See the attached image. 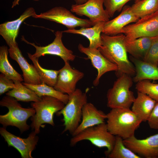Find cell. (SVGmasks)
I'll use <instances>...</instances> for the list:
<instances>
[{
	"label": "cell",
	"instance_id": "obj_1",
	"mask_svg": "<svg viewBox=\"0 0 158 158\" xmlns=\"http://www.w3.org/2000/svg\"><path fill=\"white\" fill-rule=\"evenodd\" d=\"M101 37L102 45L98 49L108 60L117 65L116 75L118 77L123 74L135 75V68L128 58L124 44L125 35L123 34L109 35L102 33Z\"/></svg>",
	"mask_w": 158,
	"mask_h": 158
},
{
	"label": "cell",
	"instance_id": "obj_7",
	"mask_svg": "<svg viewBox=\"0 0 158 158\" xmlns=\"http://www.w3.org/2000/svg\"><path fill=\"white\" fill-rule=\"evenodd\" d=\"M131 76L123 74L118 77L107 93V106L111 108H130L135 98L130 88L133 85Z\"/></svg>",
	"mask_w": 158,
	"mask_h": 158
},
{
	"label": "cell",
	"instance_id": "obj_5",
	"mask_svg": "<svg viewBox=\"0 0 158 158\" xmlns=\"http://www.w3.org/2000/svg\"><path fill=\"white\" fill-rule=\"evenodd\" d=\"M69 96L67 103L56 114L63 117L65 127L62 133L68 131L72 135L81 121L83 108L87 102V97L86 92H83L79 89H76Z\"/></svg>",
	"mask_w": 158,
	"mask_h": 158
},
{
	"label": "cell",
	"instance_id": "obj_22",
	"mask_svg": "<svg viewBox=\"0 0 158 158\" xmlns=\"http://www.w3.org/2000/svg\"><path fill=\"white\" fill-rule=\"evenodd\" d=\"M130 59L135 69L133 82L137 83L144 80H158V66L132 56Z\"/></svg>",
	"mask_w": 158,
	"mask_h": 158
},
{
	"label": "cell",
	"instance_id": "obj_12",
	"mask_svg": "<svg viewBox=\"0 0 158 158\" xmlns=\"http://www.w3.org/2000/svg\"><path fill=\"white\" fill-rule=\"evenodd\" d=\"M103 4L104 0H88L82 4L72 5L71 11L79 16H87L94 25L109 20L110 17L104 9Z\"/></svg>",
	"mask_w": 158,
	"mask_h": 158
},
{
	"label": "cell",
	"instance_id": "obj_6",
	"mask_svg": "<svg viewBox=\"0 0 158 158\" xmlns=\"http://www.w3.org/2000/svg\"><path fill=\"white\" fill-rule=\"evenodd\" d=\"M115 140L116 136L109 131L107 124L104 122L87 128L72 136L70 145L74 146L80 141L88 140L97 147L106 148L107 150L105 154L107 156L112 150Z\"/></svg>",
	"mask_w": 158,
	"mask_h": 158
},
{
	"label": "cell",
	"instance_id": "obj_26",
	"mask_svg": "<svg viewBox=\"0 0 158 158\" xmlns=\"http://www.w3.org/2000/svg\"><path fill=\"white\" fill-rule=\"evenodd\" d=\"M8 49L5 45L0 47V72L13 81L20 82L24 80L21 75L18 73L10 63L8 58Z\"/></svg>",
	"mask_w": 158,
	"mask_h": 158
},
{
	"label": "cell",
	"instance_id": "obj_31",
	"mask_svg": "<svg viewBox=\"0 0 158 158\" xmlns=\"http://www.w3.org/2000/svg\"><path fill=\"white\" fill-rule=\"evenodd\" d=\"M131 0H104V5L106 11L110 17H112L116 11H120L125 5Z\"/></svg>",
	"mask_w": 158,
	"mask_h": 158
},
{
	"label": "cell",
	"instance_id": "obj_16",
	"mask_svg": "<svg viewBox=\"0 0 158 158\" xmlns=\"http://www.w3.org/2000/svg\"><path fill=\"white\" fill-rule=\"evenodd\" d=\"M36 14L35 9L31 7L27 8L17 19L8 21L0 25V35L5 41L9 47L15 45L16 41L21 24L27 18Z\"/></svg>",
	"mask_w": 158,
	"mask_h": 158
},
{
	"label": "cell",
	"instance_id": "obj_19",
	"mask_svg": "<svg viewBox=\"0 0 158 158\" xmlns=\"http://www.w3.org/2000/svg\"><path fill=\"white\" fill-rule=\"evenodd\" d=\"M106 119L107 114L98 109L92 103L87 102L83 108L81 121L72 136L87 128L104 123Z\"/></svg>",
	"mask_w": 158,
	"mask_h": 158
},
{
	"label": "cell",
	"instance_id": "obj_38",
	"mask_svg": "<svg viewBox=\"0 0 158 158\" xmlns=\"http://www.w3.org/2000/svg\"><path fill=\"white\" fill-rule=\"evenodd\" d=\"M157 66H158V64Z\"/></svg>",
	"mask_w": 158,
	"mask_h": 158
},
{
	"label": "cell",
	"instance_id": "obj_35",
	"mask_svg": "<svg viewBox=\"0 0 158 158\" xmlns=\"http://www.w3.org/2000/svg\"><path fill=\"white\" fill-rule=\"evenodd\" d=\"M21 0H14L13 1V2L12 4V5L11 8H13L15 6H16L17 5H18L19 4V2ZM35 1H37L40 0H33Z\"/></svg>",
	"mask_w": 158,
	"mask_h": 158
},
{
	"label": "cell",
	"instance_id": "obj_20",
	"mask_svg": "<svg viewBox=\"0 0 158 158\" xmlns=\"http://www.w3.org/2000/svg\"><path fill=\"white\" fill-rule=\"evenodd\" d=\"M156 102L147 95L138 92L131 109L142 122L147 121L153 110Z\"/></svg>",
	"mask_w": 158,
	"mask_h": 158
},
{
	"label": "cell",
	"instance_id": "obj_33",
	"mask_svg": "<svg viewBox=\"0 0 158 158\" xmlns=\"http://www.w3.org/2000/svg\"><path fill=\"white\" fill-rule=\"evenodd\" d=\"M15 87V84L13 80L9 79L2 73L0 74V95Z\"/></svg>",
	"mask_w": 158,
	"mask_h": 158
},
{
	"label": "cell",
	"instance_id": "obj_34",
	"mask_svg": "<svg viewBox=\"0 0 158 158\" xmlns=\"http://www.w3.org/2000/svg\"><path fill=\"white\" fill-rule=\"evenodd\" d=\"M147 121L150 128L158 130V102H156Z\"/></svg>",
	"mask_w": 158,
	"mask_h": 158
},
{
	"label": "cell",
	"instance_id": "obj_23",
	"mask_svg": "<svg viewBox=\"0 0 158 158\" xmlns=\"http://www.w3.org/2000/svg\"><path fill=\"white\" fill-rule=\"evenodd\" d=\"M105 22H101L90 27L81 28L79 29H68L63 32L79 34L86 37L89 40L88 47L92 49H98L102 45L101 39Z\"/></svg>",
	"mask_w": 158,
	"mask_h": 158
},
{
	"label": "cell",
	"instance_id": "obj_30",
	"mask_svg": "<svg viewBox=\"0 0 158 158\" xmlns=\"http://www.w3.org/2000/svg\"><path fill=\"white\" fill-rule=\"evenodd\" d=\"M135 88L137 91L145 94L158 102V84L152 83L149 80H144L137 83Z\"/></svg>",
	"mask_w": 158,
	"mask_h": 158
},
{
	"label": "cell",
	"instance_id": "obj_32",
	"mask_svg": "<svg viewBox=\"0 0 158 158\" xmlns=\"http://www.w3.org/2000/svg\"><path fill=\"white\" fill-rule=\"evenodd\" d=\"M157 66L158 64V36H157L149 48L142 60Z\"/></svg>",
	"mask_w": 158,
	"mask_h": 158
},
{
	"label": "cell",
	"instance_id": "obj_21",
	"mask_svg": "<svg viewBox=\"0 0 158 158\" xmlns=\"http://www.w3.org/2000/svg\"><path fill=\"white\" fill-rule=\"evenodd\" d=\"M157 37H142L133 39L125 37L124 44L127 53L134 58L143 60Z\"/></svg>",
	"mask_w": 158,
	"mask_h": 158
},
{
	"label": "cell",
	"instance_id": "obj_10",
	"mask_svg": "<svg viewBox=\"0 0 158 158\" xmlns=\"http://www.w3.org/2000/svg\"><path fill=\"white\" fill-rule=\"evenodd\" d=\"M63 32L57 31L55 32V38L53 42L45 46H39L34 43H31L26 40L23 36L21 39L28 44L35 47V52L32 56L38 58L46 54L58 56L61 58L64 62L73 61L75 57L71 50L66 48L63 45L62 38Z\"/></svg>",
	"mask_w": 158,
	"mask_h": 158
},
{
	"label": "cell",
	"instance_id": "obj_17",
	"mask_svg": "<svg viewBox=\"0 0 158 158\" xmlns=\"http://www.w3.org/2000/svg\"><path fill=\"white\" fill-rule=\"evenodd\" d=\"M10 57L17 62L23 72L24 82L32 84L42 83L40 76L34 65L30 64L23 56L18 44L9 47Z\"/></svg>",
	"mask_w": 158,
	"mask_h": 158
},
{
	"label": "cell",
	"instance_id": "obj_3",
	"mask_svg": "<svg viewBox=\"0 0 158 158\" xmlns=\"http://www.w3.org/2000/svg\"><path fill=\"white\" fill-rule=\"evenodd\" d=\"M0 105L8 110L6 114L0 115V123L3 127L6 128L9 126L16 127L21 133L29 129L30 126L27 124V121L35 114L33 108H23L16 99L7 95L0 101Z\"/></svg>",
	"mask_w": 158,
	"mask_h": 158
},
{
	"label": "cell",
	"instance_id": "obj_13",
	"mask_svg": "<svg viewBox=\"0 0 158 158\" xmlns=\"http://www.w3.org/2000/svg\"><path fill=\"white\" fill-rule=\"evenodd\" d=\"M125 145L135 153L146 158H158V133L143 139L134 135L123 140Z\"/></svg>",
	"mask_w": 158,
	"mask_h": 158
},
{
	"label": "cell",
	"instance_id": "obj_37",
	"mask_svg": "<svg viewBox=\"0 0 158 158\" xmlns=\"http://www.w3.org/2000/svg\"><path fill=\"white\" fill-rule=\"evenodd\" d=\"M139 0H135V2H137Z\"/></svg>",
	"mask_w": 158,
	"mask_h": 158
},
{
	"label": "cell",
	"instance_id": "obj_9",
	"mask_svg": "<svg viewBox=\"0 0 158 158\" xmlns=\"http://www.w3.org/2000/svg\"><path fill=\"white\" fill-rule=\"evenodd\" d=\"M120 34L130 39L142 37L158 36V11L140 18L133 23L123 28Z\"/></svg>",
	"mask_w": 158,
	"mask_h": 158
},
{
	"label": "cell",
	"instance_id": "obj_25",
	"mask_svg": "<svg viewBox=\"0 0 158 158\" xmlns=\"http://www.w3.org/2000/svg\"><path fill=\"white\" fill-rule=\"evenodd\" d=\"M22 83L27 87L34 91L40 97L47 96L56 98L65 104L68 102L69 96L67 94H63L56 90L54 87L42 83L39 84H30L25 82Z\"/></svg>",
	"mask_w": 158,
	"mask_h": 158
},
{
	"label": "cell",
	"instance_id": "obj_11",
	"mask_svg": "<svg viewBox=\"0 0 158 158\" xmlns=\"http://www.w3.org/2000/svg\"><path fill=\"white\" fill-rule=\"evenodd\" d=\"M0 134L7 143L8 146L16 149L22 158H33L32 153L35 148L39 140L38 137L34 131L32 132L28 137L25 138L12 134L3 127L0 128Z\"/></svg>",
	"mask_w": 158,
	"mask_h": 158
},
{
	"label": "cell",
	"instance_id": "obj_15",
	"mask_svg": "<svg viewBox=\"0 0 158 158\" xmlns=\"http://www.w3.org/2000/svg\"><path fill=\"white\" fill-rule=\"evenodd\" d=\"M78 48L80 52L87 55V58L90 60L92 66L97 71V76L93 82L95 86L98 85L100 78L104 74L111 71H117V65L106 59L98 49L85 47L81 44H79Z\"/></svg>",
	"mask_w": 158,
	"mask_h": 158
},
{
	"label": "cell",
	"instance_id": "obj_27",
	"mask_svg": "<svg viewBox=\"0 0 158 158\" xmlns=\"http://www.w3.org/2000/svg\"><path fill=\"white\" fill-rule=\"evenodd\" d=\"M133 13L140 18L158 11V0H140L131 6Z\"/></svg>",
	"mask_w": 158,
	"mask_h": 158
},
{
	"label": "cell",
	"instance_id": "obj_24",
	"mask_svg": "<svg viewBox=\"0 0 158 158\" xmlns=\"http://www.w3.org/2000/svg\"><path fill=\"white\" fill-rule=\"evenodd\" d=\"M13 81L15 87L9 91L6 95L13 97L18 101L24 102H37L41 99V97L38 96L34 91L27 87L21 82Z\"/></svg>",
	"mask_w": 158,
	"mask_h": 158
},
{
	"label": "cell",
	"instance_id": "obj_28",
	"mask_svg": "<svg viewBox=\"0 0 158 158\" xmlns=\"http://www.w3.org/2000/svg\"><path fill=\"white\" fill-rule=\"evenodd\" d=\"M27 53L29 58L37 69L42 82L54 87L56 82L59 70L47 69L43 68L39 63L38 58H34L31 54Z\"/></svg>",
	"mask_w": 158,
	"mask_h": 158
},
{
	"label": "cell",
	"instance_id": "obj_8",
	"mask_svg": "<svg viewBox=\"0 0 158 158\" xmlns=\"http://www.w3.org/2000/svg\"><path fill=\"white\" fill-rule=\"evenodd\" d=\"M72 13L63 7L56 6L39 14H36L32 17L61 24L66 26L68 29H75L78 27H90L94 25L89 19L79 18Z\"/></svg>",
	"mask_w": 158,
	"mask_h": 158
},
{
	"label": "cell",
	"instance_id": "obj_2",
	"mask_svg": "<svg viewBox=\"0 0 158 158\" xmlns=\"http://www.w3.org/2000/svg\"><path fill=\"white\" fill-rule=\"evenodd\" d=\"M106 119L110 133L123 140L134 135L142 122L131 110L126 108L111 109L107 114Z\"/></svg>",
	"mask_w": 158,
	"mask_h": 158
},
{
	"label": "cell",
	"instance_id": "obj_14",
	"mask_svg": "<svg viewBox=\"0 0 158 158\" xmlns=\"http://www.w3.org/2000/svg\"><path fill=\"white\" fill-rule=\"evenodd\" d=\"M64 63V66L59 70L56 82L54 87L57 90L69 95L75 91L77 83L84 77V74L72 68L69 62Z\"/></svg>",
	"mask_w": 158,
	"mask_h": 158
},
{
	"label": "cell",
	"instance_id": "obj_29",
	"mask_svg": "<svg viewBox=\"0 0 158 158\" xmlns=\"http://www.w3.org/2000/svg\"><path fill=\"white\" fill-rule=\"evenodd\" d=\"M123 139L116 136V140L112 150L107 157L109 158H140V157L127 147Z\"/></svg>",
	"mask_w": 158,
	"mask_h": 158
},
{
	"label": "cell",
	"instance_id": "obj_4",
	"mask_svg": "<svg viewBox=\"0 0 158 158\" xmlns=\"http://www.w3.org/2000/svg\"><path fill=\"white\" fill-rule=\"evenodd\" d=\"M39 101L33 102L32 107L35 110V113L31 117L30 127L37 134L39 133L40 128L44 123L54 126L53 120L55 113L61 110L65 104L57 99L51 96H44Z\"/></svg>",
	"mask_w": 158,
	"mask_h": 158
},
{
	"label": "cell",
	"instance_id": "obj_18",
	"mask_svg": "<svg viewBox=\"0 0 158 158\" xmlns=\"http://www.w3.org/2000/svg\"><path fill=\"white\" fill-rule=\"evenodd\" d=\"M139 19L132 12L131 6H125L117 16L105 22L102 33L109 35L120 34L125 27L131 23L136 22Z\"/></svg>",
	"mask_w": 158,
	"mask_h": 158
},
{
	"label": "cell",
	"instance_id": "obj_36",
	"mask_svg": "<svg viewBox=\"0 0 158 158\" xmlns=\"http://www.w3.org/2000/svg\"><path fill=\"white\" fill-rule=\"evenodd\" d=\"M75 3V4L79 5L83 4L88 0H74Z\"/></svg>",
	"mask_w": 158,
	"mask_h": 158
}]
</instances>
